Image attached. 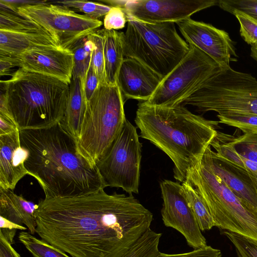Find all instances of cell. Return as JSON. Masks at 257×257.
Listing matches in <instances>:
<instances>
[{"label":"cell","instance_id":"obj_1","mask_svg":"<svg viewBox=\"0 0 257 257\" xmlns=\"http://www.w3.org/2000/svg\"><path fill=\"white\" fill-rule=\"evenodd\" d=\"M36 233L72 257H120L150 228L153 215L132 194L45 198Z\"/></svg>","mask_w":257,"mask_h":257},{"label":"cell","instance_id":"obj_2","mask_svg":"<svg viewBox=\"0 0 257 257\" xmlns=\"http://www.w3.org/2000/svg\"><path fill=\"white\" fill-rule=\"evenodd\" d=\"M19 133L28 152L25 167L41 185L45 198L85 195L106 187L97 166L79 153L76 141L60 122Z\"/></svg>","mask_w":257,"mask_h":257},{"label":"cell","instance_id":"obj_3","mask_svg":"<svg viewBox=\"0 0 257 257\" xmlns=\"http://www.w3.org/2000/svg\"><path fill=\"white\" fill-rule=\"evenodd\" d=\"M135 123L141 137L163 151L173 161L174 177L180 182L202 158L220 128L219 121L192 113L182 105H138Z\"/></svg>","mask_w":257,"mask_h":257},{"label":"cell","instance_id":"obj_4","mask_svg":"<svg viewBox=\"0 0 257 257\" xmlns=\"http://www.w3.org/2000/svg\"><path fill=\"white\" fill-rule=\"evenodd\" d=\"M70 84L19 68L1 80L0 113L12 118L19 130L47 128L60 122L67 105Z\"/></svg>","mask_w":257,"mask_h":257},{"label":"cell","instance_id":"obj_5","mask_svg":"<svg viewBox=\"0 0 257 257\" xmlns=\"http://www.w3.org/2000/svg\"><path fill=\"white\" fill-rule=\"evenodd\" d=\"M124 101L117 84L106 83H99L85 101L76 144L79 153L92 166H96L126 119Z\"/></svg>","mask_w":257,"mask_h":257},{"label":"cell","instance_id":"obj_6","mask_svg":"<svg viewBox=\"0 0 257 257\" xmlns=\"http://www.w3.org/2000/svg\"><path fill=\"white\" fill-rule=\"evenodd\" d=\"M121 32L123 55L135 59L164 78L186 56L189 44L174 23H149L127 18Z\"/></svg>","mask_w":257,"mask_h":257},{"label":"cell","instance_id":"obj_7","mask_svg":"<svg viewBox=\"0 0 257 257\" xmlns=\"http://www.w3.org/2000/svg\"><path fill=\"white\" fill-rule=\"evenodd\" d=\"M186 180L207 206L216 226L257 241V210L243 202L215 174L205 152Z\"/></svg>","mask_w":257,"mask_h":257},{"label":"cell","instance_id":"obj_8","mask_svg":"<svg viewBox=\"0 0 257 257\" xmlns=\"http://www.w3.org/2000/svg\"><path fill=\"white\" fill-rule=\"evenodd\" d=\"M181 105L218 115H257V80L250 73L230 67L208 79Z\"/></svg>","mask_w":257,"mask_h":257},{"label":"cell","instance_id":"obj_9","mask_svg":"<svg viewBox=\"0 0 257 257\" xmlns=\"http://www.w3.org/2000/svg\"><path fill=\"white\" fill-rule=\"evenodd\" d=\"M190 49L182 60L161 81L147 101L154 106L173 107L179 105L210 78L223 69L196 47Z\"/></svg>","mask_w":257,"mask_h":257},{"label":"cell","instance_id":"obj_10","mask_svg":"<svg viewBox=\"0 0 257 257\" xmlns=\"http://www.w3.org/2000/svg\"><path fill=\"white\" fill-rule=\"evenodd\" d=\"M142 145L137 128L126 119L120 131L96 165L106 187L139 193Z\"/></svg>","mask_w":257,"mask_h":257},{"label":"cell","instance_id":"obj_11","mask_svg":"<svg viewBox=\"0 0 257 257\" xmlns=\"http://www.w3.org/2000/svg\"><path fill=\"white\" fill-rule=\"evenodd\" d=\"M17 11L19 14L35 22L50 33L60 47L69 50L81 39L97 31L102 25L99 20L46 1L20 7Z\"/></svg>","mask_w":257,"mask_h":257},{"label":"cell","instance_id":"obj_12","mask_svg":"<svg viewBox=\"0 0 257 257\" xmlns=\"http://www.w3.org/2000/svg\"><path fill=\"white\" fill-rule=\"evenodd\" d=\"M160 188L163 200L161 215L164 225L181 233L188 245L194 249L207 246L182 184L164 180L161 182Z\"/></svg>","mask_w":257,"mask_h":257},{"label":"cell","instance_id":"obj_13","mask_svg":"<svg viewBox=\"0 0 257 257\" xmlns=\"http://www.w3.org/2000/svg\"><path fill=\"white\" fill-rule=\"evenodd\" d=\"M218 3L217 0H128L122 9L127 18L149 23H176Z\"/></svg>","mask_w":257,"mask_h":257},{"label":"cell","instance_id":"obj_14","mask_svg":"<svg viewBox=\"0 0 257 257\" xmlns=\"http://www.w3.org/2000/svg\"><path fill=\"white\" fill-rule=\"evenodd\" d=\"M175 24L189 45L203 52L223 69L237 61L234 42L226 31L191 18Z\"/></svg>","mask_w":257,"mask_h":257},{"label":"cell","instance_id":"obj_15","mask_svg":"<svg viewBox=\"0 0 257 257\" xmlns=\"http://www.w3.org/2000/svg\"><path fill=\"white\" fill-rule=\"evenodd\" d=\"M11 57L15 67L71 83L73 54L69 50L59 47H44Z\"/></svg>","mask_w":257,"mask_h":257},{"label":"cell","instance_id":"obj_16","mask_svg":"<svg viewBox=\"0 0 257 257\" xmlns=\"http://www.w3.org/2000/svg\"><path fill=\"white\" fill-rule=\"evenodd\" d=\"M163 78L138 60L125 58L118 72L117 84L124 99L147 101Z\"/></svg>","mask_w":257,"mask_h":257},{"label":"cell","instance_id":"obj_17","mask_svg":"<svg viewBox=\"0 0 257 257\" xmlns=\"http://www.w3.org/2000/svg\"><path fill=\"white\" fill-rule=\"evenodd\" d=\"M28 156L21 144L19 130L0 136V188L13 190L28 174L25 165Z\"/></svg>","mask_w":257,"mask_h":257},{"label":"cell","instance_id":"obj_18","mask_svg":"<svg viewBox=\"0 0 257 257\" xmlns=\"http://www.w3.org/2000/svg\"><path fill=\"white\" fill-rule=\"evenodd\" d=\"M215 151L213 157L223 165L238 174L257 190V162L240 155L225 139L224 133L218 131L210 143Z\"/></svg>","mask_w":257,"mask_h":257},{"label":"cell","instance_id":"obj_19","mask_svg":"<svg viewBox=\"0 0 257 257\" xmlns=\"http://www.w3.org/2000/svg\"><path fill=\"white\" fill-rule=\"evenodd\" d=\"M38 208V204L13 190L0 188V216L19 225H25L33 235L36 233L35 212Z\"/></svg>","mask_w":257,"mask_h":257},{"label":"cell","instance_id":"obj_20","mask_svg":"<svg viewBox=\"0 0 257 257\" xmlns=\"http://www.w3.org/2000/svg\"><path fill=\"white\" fill-rule=\"evenodd\" d=\"M50 47H60L50 34L0 30V55L13 56L30 50Z\"/></svg>","mask_w":257,"mask_h":257},{"label":"cell","instance_id":"obj_21","mask_svg":"<svg viewBox=\"0 0 257 257\" xmlns=\"http://www.w3.org/2000/svg\"><path fill=\"white\" fill-rule=\"evenodd\" d=\"M210 145L205 150L211 166L228 188L243 202L257 210V190L248 182L216 160Z\"/></svg>","mask_w":257,"mask_h":257},{"label":"cell","instance_id":"obj_22","mask_svg":"<svg viewBox=\"0 0 257 257\" xmlns=\"http://www.w3.org/2000/svg\"><path fill=\"white\" fill-rule=\"evenodd\" d=\"M103 35L105 82L117 84L118 72L124 59L121 32L101 29Z\"/></svg>","mask_w":257,"mask_h":257},{"label":"cell","instance_id":"obj_23","mask_svg":"<svg viewBox=\"0 0 257 257\" xmlns=\"http://www.w3.org/2000/svg\"><path fill=\"white\" fill-rule=\"evenodd\" d=\"M84 105L81 80L80 78H73L70 84L65 114L60 122L76 141L79 136Z\"/></svg>","mask_w":257,"mask_h":257},{"label":"cell","instance_id":"obj_24","mask_svg":"<svg viewBox=\"0 0 257 257\" xmlns=\"http://www.w3.org/2000/svg\"><path fill=\"white\" fill-rule=\"evenodd\" d=\"M0 30L19 33H45L51 34L38 24L21 15L17 10H15L1 1Z\"/></svg>","mask_w":257,"mask_h":257},{"label":"cell","instance_id":"obj_25","mask_svg":"<svg viewBox=\"0 0 257 257\" xmlns=\"http://www.w3.org/2000/svg\"><path fill=\"white\" fill-rule=\"evenodd\" d=\"M186 198L202 231L215 226L214 220L207 206L193 186L188 180L182 183Z\"/></svg>","mask_w":257,"mask_h":257},{"label":"cell","instance_id":"obj_26","mask_svg":"<svg viewBox=\"0 0 257 257\" xmlns=\"http://www.w3.org/2000/svg\"><path fill=\"white\" fill-rule=\"evenodd\" d=\"M89 35L81 39L70 49L73 54L72 79L80 78L82 85L90 65L91 54L94 47V44Z\"/></svg>","mask_w":257,"mask_h":257},{"label":"cell","instance_id":"obj_27","mask_svg":"<svg viewBox=\"0 0 257 257\" xmlns=\"http://www.w3.org/2000/svg\"><path fill=\"white\" fill-rule=\"evenodd\" d=\"M162 233L149 228L120 257H156L159 253Z\"/></svg>","mask_w":257,"mask_h":257},{"label":"cell","instance_id":"obj_28","mask_svg":"<svg viewBox=\"0 0 257 257\" xmlns=\"http://www.w3.org/2000/svg\"><path fill=\"white\" fill-rule=\"evenodd\" d=\"M32 235L21 231L18 238L34 257H70L65 252Z\"/></svg>","mask_w":257,"mask_h":257},{"label":"cell","instance_id":"obj_29","mask_svg":"<svg viewBox=\"0 0 257 257\" xmlns=\"http://www.w3.org/2000/svg\"><path fill=\"white\" fill-rule=\"evenodd\" d=\"M224 136L240 155L257 162V133H246L237 137L224 133Z\"/></svg>","mask_w":257,"mask_h":257},{"label":"cell","instance_id":"obj_30","mask_svg":"<svg viewBox=\"0 0 257 257\" xmlns=\"http://www.w3.org/2000/svg\"><path fill=\"white\" fill-rule=\"evenodd\" d=\"M56 3L71 10H77L90 18L98 20L105 16L111 8L109 6L85 1H63Z\"/></svg>","mask_w":257,"mask_h":257},{"label":"cell","instance_id":"obj_31","mask_svg":"<svg viewBox=\"0 0 257 257\" xmlns=\"http://www.w3.org/2000/svg\"><path fill=\"white\" fill-rule=\"evenodd\" d=\"M93 42L94 47L91 54L90 65L96 74L99 83H106L104 71L103 35L101 29L97 30L89 35Z\"/></svg>","mask_w":257,"mask_h":257},{"label":"cell","instance_id":"obj_32","mask_svg":"<svg viewBox=\"0 0 257 257\" xmlns=\"http://www.w3.org/2000/svg\"><path fill=\"white\" fill-rule=\"evenodd\" d=\"M238 20L241 37L244 41L257 50V20L249 15L238 10L231 13Z\"/></svg>","mask_w":257,"mask_h":257},{"label":"cell","instance_id":"obj_33","mask_svg":"<svg viewBox=\"0 0 257 257\" xmlns=\"http://www.w3.org/2000/svg\"><path fill=\"white\" fill-rule=\"evenodd\" d=\"M219 123L238 128L243 134L257 133V115L249 114L217 115Z\"/></svg>","mask_w":257,"mask_h":257},{"label":"cell","instance_id":"obj_34","mask_svg":"<svg viewBox=\"0 0 257 257\" xmlns=\"http://www.w3.org/2000/svg\"><path fill=\"white\" fill-rule=\"evenodd\" d=\"M223 233L235 247L238 257H257V241L227 230Z\"/></svg>","mask_w":257,"mask_h":257},{"label":"cell","instance_id":"obj_35","mask_svg":"<svg viewBox=\"0 0 257 257\" xmlns=\"http://www.w3.org/2000/svg\"><path fill=\"white\" fill-rule=\"evenodd\" d=\"M218 6L229 13L241 11L257 20V0H220Z\"/></svg>","mask_w":257,"mask_h":257},{"label":"cell","instance_id":"obj_36","mask_svg":"<svg viewBox=\"0 0 257 257\" xmlns=\"http://www.w3.org/2000/svg\"><path fill=\"white\" fill-rule=\"evenodd\" d=\"M127 22L126 15L123 9L111 7L103 20L104 29L107 30H117L123 28Z\"/></svg>","mask_w":257,"mask_h":257},{"label":"cell","instance_id":"obj_37","mask_svg":"<svg viewBox=\"0 0 257 257\" xmlns=\"http://www.w3.org/2000/svg\"><path fill=\"white\" fill-rule=\"evenodd\" d=\"M156 257H221V252L218 249L207 245L190 252L181 253L168 254L160 252Z\"/></svg>","mask_w":257,"mask_h":257},{"label":"cell","instance_id":"obj_38","mask_svg":"<svg viewBox=\"0 0 257 257\" xmlns=\"http://www.w3.org/2000/svg\"><path fill=\"white\" fill-rule=\"evenodd\" d=\"M99 84V79L92 66L90 65L85 78L82 84L83 93L85 101H88Z\"/></svg>","mask_w":257,"mask_h":257},{"label":"cell","instance_id":"obj_39","mask_svg":"<svg viewBox=\"0 0 257 257\" xmlns=\"http://www.w3.org/2000/svg\"><path fill=\"white\" fill-rule=\"evenodd\" d=\"M0 217V235L12 244L17 230H26L27 227L15 224L2 216Z\"/></svg>","mask_w":257,"mask_h":257},{"label":"cell","instance_id":"obj_40","mask_svg":"<svg viewBox=\"0 0 257 257\" xmlns=\"http://www.w3.org/2000/svg\"><path fill=\"white\" fill-rule=\"evenodd\" d=\"M19 130L17 124L12 118L0 113V136L10 134Z\"/></svg>","mask_w":257,"mask_h":257},{"label":"cell","instance_id":"obj_41","mask_svg":"<svg viewBox=\"0 0 257 257\" xmlns=\"http://www.w3.org/2000/svg\"><path fill=\"white\" fill-rule=\"evenodd\" d=\"M0 257H21L9 242L0 235Z\"/></svg>","mask_w":257,"mask_h":257},{"label":"cell","instance_id":"obj_42","mask_svg":"<svg viewBox=\"0 0 257 257\" xmlns=\"http://www.w3.org/2000/svg\"><path fill=\"white\" fill-rule=\"evenodd\" d=\"M15 67L11 56L0 55V75H10V70Z\"/></svg>","mask_w":257,"mask_h":257},{"label":"cell","instance_id":"obj_43","mask_svg":"<svg viewBox=\"0 0 257 257\" xmlns=\"http://www.w3.org/2000/svg\"><path fill=\"white\" fill-rule=\"evenodd\" d=\"M250 56L257 62V50L251 47L250 49Z\"/></svg>","mask_w":257,"mask_h":257}]
</instances>
